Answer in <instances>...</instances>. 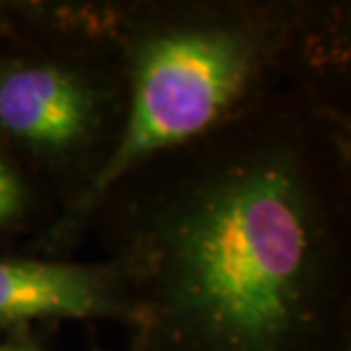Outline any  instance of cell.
<instances>
[{
    "instance_id": "7a4b0ae2",
    "label": "cell",
    "mask_w": 351,
    "mask_h": 351,
    "mask_svg": "<svg viewBox=\"0 0 351 351\" xmlns=\"http://www.w3.org/2000/svg\"><path fill=\"white\" fill-rule=\"evenodd\" d=\"M117 58L128 121L75 228L123 171L299 89L351 112L347 0H123Z\"/></svg>"
},
{
    "instance_id": "8992f818",
    "label": "cell",
    "mask_w": 351,
    "mask_h": 351,
    "mask_svg": "<svg viewBox=\"0 0 351 351\" xmlns=\"http://www.w3.org/2000/svg\"><path fill=\"white\" fill-rule=\"evenodd\" d=\"M0 351H46V349L39 345L34 335H25V338L0 340ZM94 351H108V349H94Z\"/></svg>"
},
{
    "instance_id": "3957f363",
    "label": "cell",
    "mask_w": 351,
    "mask_h": 351,
    "mask_svg": "<svg viewBox=\"0 0 351 351\" xmlns=\"http://www.w3.org/2000/svg\"><path fill=\"white\" fill-rule=\"evenodd\" d=\"M128 121L114 53H62L0 39V146L55 194L62 219L46 256L71 258L75 228Z\"/></svg>"
},
{
    "instance_id": "277c9868",
    "label": "cell",
    "mask_w": 351,
    "mask_h": 351,
    "mask_svg": "<svg viewBox=\"0 0 351 351\" xmlns=\"http://www.w3.org/2000/svg\"><path fill=\"white\" fill-rule=\"evenodd\" d=\"M139 317L135 287L112 258L0 256V340L60 322H112L130 331Z\"/></svg>"
},
{
    "instance_id": "6da1fadb",
    "label": "cell",
    "mask_w": 351,
    "mask_h": 351,
    "mask_svg": "<svg viewBox=\"0 0 351 351\" xmlns=\"http://www.w3.org/2000/svg\"><path fill=\"white\" fill-rule=\"evenodd\" d=\"M91 233L142 306L123 351H351V112L283 91L123 171Z\"/></svg>"
},
{
    "instance_id": "5b68a950",
    "label": "cell",
    "mask_w": 351,
    "mask_h": 351,
    "mask_svg": "<svg viewBox=\"0 0 351 351\" xmlns=\"http://www.w3.org/2000/svg\"><path fill=\"white\" fill-rule=\"evenodd\" d=\"M60 219L62 206L55 194L0 146V256H46Z\"/></svg>"
}]
</instances>
